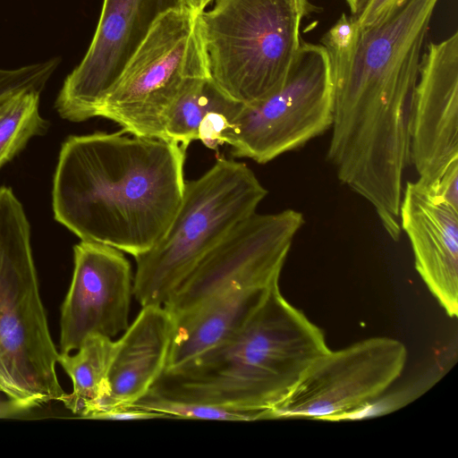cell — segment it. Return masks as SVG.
I'll return each instance as SVG.
<instances>
[{
	"label": "cell",
	"mask_w": 458,
	"mask_h": 458,
	"mask_svg": "<svg viewBox=\"0 0 458 458\" xmlns=\"http://www.w3.org/2000/svg\"><path fill=\"white\" fill-rule=\"evenodd\" d=\"M198 13L208 79L227 98L257 104L284 82L301 45L309 0H214Z\"/></svg>",
	"instance_id": "cell-5"
},
{
	"label": "cell",
	"mask_w": 458,
	"mask_h": 458,
	"mask_svg": "<svg viewBox=\"0 0 458 458\" xmlns=\"http://www.w3.org/2000/svg\"><path fill=\"white\" fill-rule=\"evenodd\" d=\"M410 162L434 190L458 162V32L430 42L421 56L410 112Z\"/></svg>",
	"instance_id": "cell-12"
},
{
	"label": "cell",
	"mask_w": 458,
	"mask_h": 458,
	"mask_svg": "<svg viewBox=\"0 0 458 458\" xmlns=\"http://www.w3.org/2000/svg\"><path fill=\"white\" fill-rule=\"evenodd\" d=\"M214 0H182V4L191 11L199 13L204 11Z\"/></svg>",
	"instance_id": "cell-27"
},
{
	"label": "cell",
	"mask_w": 458,
	"mask_h": 458,
	"mask_svg": "<svg viewBox=\"0 0 458 458\" xmlns=\"http://www.w3.org/2000/svg\"><path fill=\"white\" fill-rule=\"evenodd\" d=\"M141 308L132 324L115 341L107 377L109 394L95 413L133 404L151 389L166 369L174 318L164 306Z\"/></svg>",
	"instance_id": "cell-15"
},
{
	"label": "cell",
	"mask_w": 458,
	"mask_h": 458,
	"mask_svg": "<svg viewBox=\"0 0 458 458\" xmlns=\"http://www.w3.org/2000/svg\"><path fill=\"white\" fill-rule=\"evenodd\" d=\"M131 405L163 413L168 418L232 421L257 420L255 415L248 411L203 403L167 400L148 393Z\"/></svg>",
	"instance_id": "cell-20"
},
{
	"label": "cell",
	"mask_w": 458,
	"mask_h": 458,
	"mask_svg": "<svg viewBox=\"0 0 458 458\" xmlns=\"http://www.w3.org/2000/svg\"><path fill=\"white\" fill-rule=\"evenodd\" d=\"M59 64L60 58L53 57L17 68H0V96L25 89L42 91Z\"/></svg>",
	"instance_id": "cell-21"
},
{
	"label": "cell",
	"mask_w": 458,
	"mask_h": 458,
	"mask_svg": "<svg viewBox=\"0 0 458 458\" xmlns=\"http://www.w3.org/2000/svg\"><path fill=\"white\" fill-rule=\"evenodd\" d=\"M432 191L439 199L458 210V162L445 170Z\"/></svg>",
	"instance_id": "cell-24"
},
{
	"label": "cell",
	"mask_w": 458,
	"mask_h": 458,
	"mask_svg": "<svg viewBox=\"0 0 458 458\" xmlns=\"http://www.w3.org/2000/svg\"><path fill=\"white\" fill-rule=\"evenodd\" d=\"M179 143L124 131L70 136L53 180L55 219L81 241L134 258L165 234L183 199Z\"/></svg>",
	"instance_id": "cell-2"
},
{
	"label": "cell",
	"mask_w": 458,
	"mask_h": 458,
	"mask_svg": "<svg viewBox=\"0 0 458 458\" xmlns=\"http://www.w3.org/2000/svg\"><path fill=\"white\" fill-rule=\"evenodd\" d=\"M242 105L233 100L208 112L197 130V140L207 148L217 149L223 143V134L230 127Z\"/></svg>",
	"instance_id": "cell-22"
},
{
	"label": "cell",
	"mask_w": 458,
	"mask_h": 458,
	"mask_svg": "<svg viewBox=\"0 0 458 458\" xmlns=\"http://www.w3.org/2000/svg\"><path fill=\"white\" fill-rule=\"evenodd\" d=\"M182 5V0H103L91 42L81 61L66 76L55 99L58 114L75 123L95 117L155 21Z\"/></svg>",
	"instance_id": "cell-11"
},
{
	"label": "cell",
	"mask_w": 458,
	"mask_h": 458,
	"mask_svg": "<svg viewBox=\"0 0 458 458\" xmlns=\"http://www.w3.org/2000/svg\"><path fill=\"white\" fill-rule=\"evenodd\" d=\"M41 90L25 89L0 96V169L49 126L39 113Z\"/></svg>",
	"instance_id": "cell-18"
},
{
	"label": "cell",
	"mask_w": 458,
	"mask_h": 458,
	"mask_svg": "<svg viewBox=\"0 0 458 458\" xmlns=\"http://www.w3.org/2000/svg\"><path fill=\"white\" fill-rule=\"evenodd\" d=\"M407 349L401 341L376 336L330 349L308 369L271 419L336 421L382 396L402 375Z\"/></svg>",
	"instance_id": "cell-9"
},
{
	"label": "cell",
	"mask_w": 458,
	"mask_h": 458,
	"mask_svg": "<svg viewBox=\"0 0 458 458\" xmlns=\"http://www.w3.org/2000/svg\"><path fill=\"white\" fill-rule=\"evenodd\" d=\"M52 340L39 294L30 224L11 188L0 187V393L13 411H23L66 393L55 365Z\"/></svg>",
	"instance_id": "cell-4"
},
{
	"label": "cell",
	"mask_w": 458,
	"mask_h": 458,
	"mask_svg": "<svg viewBox=\"0 0 458 458\" xmlns=\"http://www.w3.org/2000/svg\"><path fill=\"white\" fill-rule=\"evenodd\" d=\"M415 268L446 314H458V210L416 182L405 183L399 214Z\"/></svg>",
	"instance_id": "cell-14"
},
{
	"label": "cell",
	"mask_w": 458,
	"mask_h": 458,
	"mask_svg": "<svg viewBox=\"0 0 458 458\" xmlns=\"http://www.w3.org/2000/svg\"><path fill=\"white\" fill-rule=\"evenodd\" d=\"M332 123L327 52L322 45L301 43L284 84L264 100L242 105L222 139L233 156L265 164L304 146Z\"/></svg>",
	"instance_id": "cell-8"
},
{
	"label": "cell",
	"mask_w": 458,
	"mask_h": 458,
	"mask_svg": "<svg viewBox=\"0 0 458 458\" xmlns=\"http://www.w3.org/2000/svg\"><path fill=\"white\" fill-rule=\"evenodd\" d=\"M350 8L351 15L357 19L371 0H344Z\"/></svg>",
	"instance_id": "cell-26"
},
{
	"label": "cell",
	"mask_w": 458,
	"mask_h": 458,
	"mask_svg": "<svg viewBox=\"0 0 458 458\" xmlns=\"http://www.w3.org/2000/svg\"><path fill=\"white\" fill-rule=\"evenodd\" d=\"M439 0H405L328 55L333 123L327 159L376 212L396 210L410 162V112L422 46Z\"/></svg>",
	"instance_id": "cell-1"
},
{
	"label": "cell",
	"mask_w": 458,
	"mask_h": 458,
	"mask_svg": "<svg viewBox=\"0 0 458 458\" xmlns=\"http://www.w3.org/2000/svg\"><path fill=\"white\" fill-rule=\"evenodd\" d=\"M230 99L208 79L193 84L176 102L165 126V139L179 143L184 149L197 140V130L205 114Z\"/></svg>",
	"instance_id": "cell-19"
},
{
	"label": "cell",
	"mask_w": 458,
	"mask_h": 458,
	"mask_svg": "<svg viewBox=\"0 0 458 458\" xmlns=\"http://www.w3.org/2000/svg\"><path fill=\"white\" fill-rule=\"evenodd\" d=\"M276 284H279L270 287H233L174 317V329L166 369L191 360L234 333Z\"/></svg>",
	"instance_id": "cell-16"
},
{
	"label": "cell",
	"mask_w": 458,
	"mask_h": 458,
	"mask_svg": "<svg viewBox=\"0 0 458 458\" xmlns=\"http://www.w3.org/2000/svg\"><path fill=\"white\" fill-rule=\"evenodd\" d=\"M208 72L198 13L182 5L161 14L130 56L96 111L123 131L165 139L169 114Z\"/></svg>",
	"instance_id": "cell-7"
},
{
	"label": "cell",
	"mask_w": 458,
	"mask_h": 458,
	"mask_svg": "<svg viewBox=\"0 0 458 458\" xmlns=\"http://www.w3.org/2000/svg\"><path fill=\"white\" fill-rule=\"evenodd\" d=\"M168 418L166 415L139 408L132 405L116 406L107 411L93 414L90 419L114 420H148Z\"/></svg>",
	"instance_id": "cell-23"
},
{
	"label": "cell",
	"mask_w": 458,
	"mask_h": 458,
	"mask_svg": "<svg viewBox=\"0 0 458 458\" xmlns=\"http://www.w3.org/2000/svg\"><path fill=\"white\" fill-rule=\"evenodd\" d=\"M73 274L61 306L60 352L76 351L92 335L113 338L129 327L133 276L123 251L81 241L73 247Z\"/></svg>",
	"instance_id": "cell-13"
},
{
	"label": "cell",
	"mask_w": 458,
	"mask_h": 458,
	"mask_svg": "<svg viewBox=\"0 0 458 458\" xmlns=\"http://www.w3.org/2000/svg\"><path fill=\"white\" fill-rule=\"evenodd\" d=\"M405 0H371L356 19L359 28L369 26L401 5Z\"/></svg>",
	"instance_id": "cell-25"
},
{
	"label": "cell",
	"mask_w": 458,
	"mask_h": 458,
	"mask_svg": "<svg viewBox=\"0 0 458 458\" xmlns=\"http://www.w3.org/2000/svg\"><path fill=\"white\" fill-rule=\"evenodd\" d=\"M267 191L244 163L219 158L185 182L180 209L164 237L135 258L133 295L141 307L165 306L199 262L240 222L256 212Z\"/></svg>",
	"instance_id": "cell-6"
},
{
	"label": "cell",
	"mask_w": 458,
	"mask_h": 458,
	"mask_svg": "<svg viewBox=\"0 0 458 458\" xmlns=\"http://www.w3.org/2000/svg\"><path fill=\"white\" fill-rule=\"evenodd\" d=\"M303 224L302 213L291 208L273 214L255 212L199 262L164 307L174 318L233 287L279 284L293 238Z\"/></svg>",
	"instance_id": "cell-10"
},
{
	"label": "cell",
	"mask_w": 458,
	"mask_h": 458,
	"mask_svg": "<svg viewBox=\"0 0 458 458\" xmlns=\"http://www.w3.org/2000/svg\"><path fill=\"white\" fill-rule=\"evenodd\" d=\"M328 350L323 331L287 301L276 284L239 329L165 369L148 394L268 420Z\"/></svg>",
	"instance_id": "cell-3"
},
{
	"label": "cell",
	"mask_w": 458,
	"mask_h": 458,
	"mask_svg": "<svg viewBox=\"0 0 458 458\" xmlns=\"http://www.w3.org/2000/svg\"><path fill=\"white\" fill-rule=\"evenodd\" d=\"M115 341L92 335L73 354L59 352L58 363L72 382V392L63 403L72 413L89 419L98 411L109 394L108 370Z\"/></svg>",
	"instance_id": "cell-17"
}]
</instances>
